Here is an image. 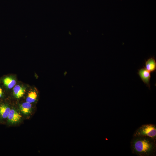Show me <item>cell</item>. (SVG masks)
Returning <instances> with one entry per match:
<instances>
[{
  "instance_id": "52a82bcc",
  "label": "cell",
  "mask_w": 156,
  "mask_h": 156,
  "mask_svg": "<svg viewBox=\"0 0 156 156\" xmlns=\"http://www.w3.org/2000/svg\"><path fill=\"white\" fill-rule=\"evenodd\" d=\"M145 68L150 73L155 72L156 70V62L155 58L151 57L145 62Z\"/></svg>"
},
{
  "instance_id": "3957f363",
  "label": "cell",
  "mask_w": 156,
  "mask_h": 156,
  "mask_svg": "<svg viewBox=\"0 0 156 156\" xmlns=\"http://www.w3.org/2000/svg\"><path fill=\"white\" fill-rule=\"evenodd\" d=\"M138 74L144 83L150 88V81L151 78L150 72L144 67V68L138 70Z\"/></svg>"
},
{
  "instance_id": "9c48e42d",
  "label": "cell",
  "mask_w": 156,
  "mask_h": 156,
  "mask_svg": "<svg viewBox=\"0 0 156 156\" xmlns=\"http://www.w3.org/2000/svg\"><path fill=\"white\" fill-rule=\"evenodd\" d=\"M3 82L4 85L9 89L14 87L16 83L15 79L11 76H7L4 78Z\"/></svg>"
},
{
  "instance_id": "8992f818",
  "label": "cell",
  "mask_w": 156,
  "mask_h": 156,
  "mask_svg": "<svg viewBox=\"0 0 156 156\" xmlns=\"http://www.w3.org/2000/svg\"><path fill=\"white\" fill-rule=\"evenodd\" d=\"M25 88L19 85H15L13 89V94L15 98L19 99L22 97L25 94Z\"/></svg>"
},
{
  "instance_id": "7a4b0ae2",
  "label": "cell",
  "mask_w": 156,
  "mask_h": 156,
  "mask_svg": "<svg viewBox=\"0 0 156 156\" xmlns=\"http://www.w3.org/2000/svg\"><path fill=\"white\" fill-rule=\"evenodd\" d=\"M144 136L155 140L156 127L152 124L143 125L138 128L134 133L133 137Z\"/></svg>"
},
{
  "instance_id": "8fae6325",
  "label": "cell",
  "mask_w": 156,
  "mask_h": 156,
  "mask_svg": "<svg viewBox=\"0 0 156 156\" xmlns=\"http://www.w3.org/2000/svg\"><path fill=\"white\" fill-rule=\"evenodd\" d=\"M3 92L2 89L0 88V98H2L3 96Z\"/></svg>"
},
{
  "instance_id": "ba28073f",
  "label": "cell",
  "mask_w": 156,
  "mask_h": 156,
  "mask_svg": "<svg viewBox=\"0 0 156 156\" xmlns=\"http://www.w3.org/2000/svg\"><path fill=\"white\" fill-rule=\"evenodd\" d=\"M32 105L27 102L21 104L20 106L21 112L24 114L27 115L30 114L32 111Z\"/></svg>"
},
{
  "instance_id": "277c9868",
  "label": "cell",
  "mask_w": 156,
  "mask_h": 156,
  "mask_svg": "<svg viewBox=\"0 0 156 156\" xmlns=\"http://www.w3.org/2000/svg\"><path fill=\"white\" fill-rule=\"evenodd\" d=\"M21 118V115L16 110L11 109L7 118V122L11 124H16L20 122Z\"/></svg>"
},
{
  "instance_id": "6da1fadb",
  "label": "cell",
  "mask_w": 156,
  "mask_h": 156,
  "mask_svg": "<svg viewBox=\"0 0 156 156\" xmlns=\"http://www.w3.org/2000/svg\"><path fill=\"white\" fill-rule=\"evenodd\" d=\"M131 144L133 152L139 156H149L155 151V140L148 137H133Z\"/></svg>"
},
{
  "instance_id": "5b68a950",
  "label": "cell",
  "mask_w": 156,
  "mask_h": 156,
  "mask_svg": "<svg viewBox=\"0 0 156 156\" xmlns=\"http://www.w3.org/2000/svg\"><path fill=\"white\" fill-rule=\"evenodd\" d=\"M10 110L8 104L2 103L0 105V121L7 119Z\"/></svg>"
},
{
  "instance_id": "30bf717a",
  "label": "cell",
  "mask_w": 156,
  "mask_h": 156,
  "mask_svg": "<svg viewBox=\"0 0 156 156\" xmlns=\"http://www.w3.org/2000/svg\"><path fill=\"white\" fill-rule=\"evenodd\" d=\"M37 97L36 92L34 91H31L28 94L26 99V102L31 103L34 102L36 100Z\"/></svg>"
}]
</instances>
